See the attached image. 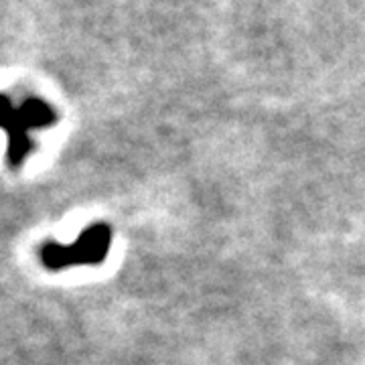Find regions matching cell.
Returning a JSON list of instances; mask_svg holds the SVG:
<instances>
[{"label": "cell", "instance_id": "1", "mask_svg": "<svg viewBox=\"0 0 365 365\" xmlns=\"http://www.w3.org/2000/svg\"><path fill=\"white\" fill-rule=\"evenodd\" d=\"M55 124V112L51 106L41 100H26L21 108H13L11 100L4 98L2 106V126L9 132V160L11 165H21L31 150L29 132L35 128H47Z\"/></svg>", "mask_w": 365, "mask_h": 365}, {"label": "cell", "instance_id": "2", "mask_svg": "<svg viewBox=\"0 0 365 365\" xmlns=\"http://www.w3.org/2000/svg\"><path fill=\"white\" fill-rule=\"evenodd\" d=\"M112 242V230L106 223H96L79 235L71 246L49 244L41 252V260L47 268L59 270L76 264H100L104 262Z\"/></svg>", "mask_w": 365, "mask_h": 365}]
</instances>
